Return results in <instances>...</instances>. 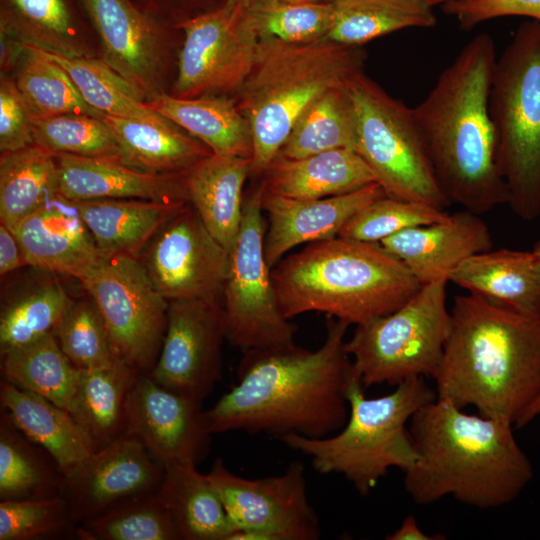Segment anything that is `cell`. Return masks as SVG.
<instances>
[{
  "label": "cell",
  "mask_w": 540,
  "mask_h": 540,
  "mask_svg": "<svg viewBox=\"0 0 540 540\" xmlns=\"http://www.w3.org/2000/svg\"><path fill=\"white\" fill-rule=\"evenodd\" d=\"M247 12L260 40L309 42L324 38L331 26V2L291 3L282 0H248Z\"/></svg>",
  "instance_id": "43"
},
{
  "label": "cell",
  "mask_w": 540,
  "mask_h": 540,
  "mask_svg": "<svg viewBox=\"0 0 540 540\" xmlns=\"http://www.w3.org/2000/svg\"><path fill=\"white\" fill-rule=\"evenodd\" d=\"M489 113L507 205L533 221L540 216V21L522 22L497 57Z\"/></svg>",
  "instance_id": "8"
},
{
  "label": "cell",
  "mask_w": 540,
  "mask_h": 540,
  "mask_svg": "<svg viewBox=\"0 0 540 540\" xmlns=\"http://www.w3.org/2000/svg\"><path fill=\"white\" fill-rule=\"evenodd\" d=\"M363 59L358 47L325 37L295 43L259 41L251 71L238 91V107L252 134V174L264 173L316 98L362 72Z\"/></svg>",
  "instance_id": "6"
},
{
  "label": "cell",
  "mask_w": 540,
  "mask_h": 540,
  "mask_svg": "<svg viewBox=\"0 0 540 540\" xmlns=\"http://www.w3.org/2000/svg\"><path fill=\"white\" fill-rule=\"evenodd\" d=\"M282 1L291 2V3H310V2H320L321 0H282Z\"/></svg>",
  "instance_id": "56"
},
{
  "label": "cell",
  "mask_w": 540,
  "mask_h": 540,
  "mask_svg": "<svg viewBox=\"0 0 540 540\" xmlns=\"http://www.w3.org/2000/svg\"><path fill=\"white\" fill-rule=\"evenodd\" d=\"M326 39L359 47L373 39L406 28H432L437 24L426 0H335Z\"/></svg>",
  "instance_id": "34"
},
{
  "label": "cell",
  "mask_w": 540,
  "mask_h": 540,
  "mask_svg": "<svg viewBox=\"0 0 540 540\" xmlns=\"http://www.w3.org/2000/svg\"><path fill=\"white\" fill-rule=\"evenodd\" d=\"M532 250L540 257V240L535 243Z\"/></svg>",
  "instance_id": "57"
},
{
  "label": "cell",
  "mask_w": 540,
  "mask_h": 540,
  "mask_svg": "<svg viewBox=\"0 0 540 540\" xmlns=\"http://www.w3.org/2000/svg\"><path fill=\"white\" fill-rule=\"evenodd\" d=\"M442 535H429L419 527L413 515L407 516L402 524L391 534L386 536L387 540H438L445 539Z\"/></svg>",
  "instance_id": "52"
},
{
  "label": "cell",
  "mask_w": 540,
  "mask_h": 540,
  "mask_svg": "<svg viewBox=\"0 0 540 540\" xmlns=\"http://www.w3.org/2000/svg\"><path fill=\"white\" fill-rule=\"evenodd\" d=\"M332 1H335V0H329V2H332Z\"/></svg>",
  "instance_id": "58"
},
{
  "label": "cell",
  "mask_w": 540,
  "mask_h": 540,
  "mask_svg": "<svg viewBox=\"0 0 540 540\" xmlns=\"http://www.w3.org/2000/svg\"><path fill=\"white\" fill-rule=\"evenodd\" d=\"M156 290L168 302L223 303L229 251L188 203L153 237L139 257Z\"/></svg>",
  "instance_id": "15"
},
{
  "label": "cell",
  "mask_w": 540,
  "mask_h": 540,
  "mask_svg": "<svg viewBox=\"0 0 540 540\" xmlns=\"http://www.w3.org/2000/svg\"><path fill=\"white\" fill-rule=\"evenodd\" d=\"M75 532L64 497L0 501V540L53 539Z\"/></svg>",
  "instance_id": "47"
},
{
  "label": "cell",
  "mask_w": 540,
  "mask_h": 540,
  "mask_svg": "<svg viewBox=\"0 0 540 540\" xmlns=\"http://www.w3.org/2000/svg\"><path fill=\"white\" fill-rule=\"evenodd\" d=\"M224 340L222 302L170 301L162 348L149 375L169 390L203 401L222 378Z\"/></svg>",
  "instance_id": "16"
},
{
  "label": "cell",
  "mask_w": 540,
  "mask_h": 540,
  "mask_svg": "<svg viewBox=\"0 0 540 540\" xmlns=\"http://www.w3.org/2000/svg\"><path fill=\"white\" fill-rule=\"evenodd\" d=\"M513 428L439 398L427 403L409 422L416 458L403 471L405 491L423 506L445 497L483 510L510 504L534 474Z\"/></svg>",
  "instance_id": "4"
},
{
  "label": "cell",
  "mask_w": 540,
  "mask_h": 540,
  "mask_svg": "<svg viewBox=\"0 0 540 540\" xmlns=\"http://www.w3.org/2000/svg\"><path fill=\"white\" fill-rule=\"evenodd\" d=\"M349 324L327 316L316 350L295 343L243 352L237 382L205 411L212 434L244 431L280 438H323L349 415L348 394L360 381L346 350Z\"/></svg>",
  "instance_id": "1"
},
{
  "label": "cell",
  "mask_w": 540,
  "mask_h": 540,
  "mask_svg": "<svg viewBox=\"0 0 540 540\" xmlns=\"http://www.w3.org/2000/svg\"><path fill=\"white\" fill-rule=\"evenodd\" d=\"M235 527L228 540H317L318 515L306 491L305 467L291 462L277 476L249 479L217 458L207 474Z\"/></svg>",
  "instance_id": "13"
},
{
  "label": "cell",
  "mask_w": 540,
  "mask_h": 540,
  "mask_svg": "<svg viewBox=\"0 0 540 540\" xmlns=\"http://www.w3.org/2000/svg\"><path fill=\"white\" fill-rule=\"evenodd\" d=\"M347 84L327 90L309 105L294 124L279 156L298 159L335 149L355 151L356 116Z\"/></svg>",
  "instance_id": "37"
},
{
  "label": "cell",
  "mask_w": 540,
  "mask_h": 540,
  "mask_svg": "<svg viewBox=\"0 0 540 540\" xmlns=\"http://www.w3.org/2000/svg\"><path fill=\"white\" fill-rule=\"evenodd\" d=\"M15 82L32 117L105 116L85 101L67 72L34 45L26 44Z\"/></svg>",
  "instance_id": "40"
},
{
  "label": "cell",
  "mask_w": 540,
  "mask_h": 540,
  "mask_svg": "<svg viewBox=\"0 0 540 540\" xmlns=\"http://www.w3.org/2000/svg\"><path fill=\"white\" fill-rule=\"evenodd\" d=\"M447 281L421 285L395 311L356 326L346 340L364 388L434 377L451 328Z\"/></svg>",
  "instance_id": "9"
},
{
  "label": "cell",
  "mask_w": 540,
  "mask_h": 540,
  "mask_svg": "<svg viewBox=\"0 0 540 540\" xmlns=\"http://www.w3.org/2000/svg\"><path fill=\"white\" fill-rule=\"evenodd\" d=\"M0 404L15 426L45 449L64 474L93 453L72 414L46 398L4 379Z\"/></svg>",
  "instance_id": "29"
},
{
  "label": "cell",
  "mask_w": 540,
  "mask_h": 540,
  "mask_svg": "<svg viewBox=\"0 0 540 540\" xmlns=\"http://www.w3.org/2000/svg\"><path fill=\"white\" fill-rule=\"evenodd\" d=\"M449 281L495 305L540 316V257L533 250L502 248L475 254Z\"/></svg>",
  "instance_id": "24"
},
{
  "label": "cell",
  "mask_w": 540,
  "mask_h": 540,
  "mask_svg": "<svg viewBox=\"0 0 540 540\" xmlns=\"http://www.w3.org/2000/svg\"><path fill=\"white\" fill-rule=\"evenodd\" d=\"M139 373L123 361L98 369H78L72 416L93 452L126 434L130 389Z\"/></svg>",
  "instance_id": "31"
},
{
  "label": "cell",
  "mask_w": 540,
  "mask_h": 540,
  "mask_svg": "<svg viewBox=\"0 0 540 540\" xmlns=\"http://www.w3.org/2000/svg\"><path fill=\"white\" fill-rule=\"evenodd\" d=\"M263 193L292 199H319L350 193L376 182L363 158L335 149L298 159L277 155L264 171Z\"/></svg>",
  "instance_id": "25"
},
{
  "label": "cell",
  "mask_w": 540,
  "mask_h": 540,
  "mask_svg": "<svg viewBox=\"0 0 540 540\" xmlns=\"http://www.w3.org/2000/svg\"><path fill=\"white\" fill-rule=\"evenodd\" d=\"M9 1L22 22L20 28L2 22L26 44L68 57L84 56L63 0Z\"/></svg>",
  "instance_id": "46"
},
{
  "label": "cell",
  "mask_w": 540,
  "mask_h": 540,
  "mask_svg": "<svg viewBox=\"0 0 540 540\" xmlns=\"http://www.w3.org/2000/svg\"><path fill=\"white\" fill-rule=\"evenodd\" d=\"M54 155L59 170L60 193L71 200L188 202L184 172H145L124 164L119 158Z\"/></svg>",
  "instance_id": "23"
},
{
  "label": "cell",
  "mask_w": 540,
  "mask_h": 540,
  "mask_svg": "<svg viewBox=\"0 0 540 540\" xmlns=\"http://www.w3.org/2000/svg\"><path fill=\"white\" fill-rule=\"evenodd\" d=\"M54 335L77 369L105 368L122 361L113 349L103 317L90 296L73 301Z\"/></svg>",
  "instance_id": "44"
},
{
  "label": "cell",
  "mask_w": 540,
  "mask_h": 540,
  "mask_svg": "<svg viewBox=\"0 0 540 540\" xmlns=\"http://www.w3.org/2000/svg\"><path fill=\"white\" fill-rule=\"evenodd\" d=\"M100 37L104 62L152 98L158 92L161 43L152 22L129 0H81Z\"/></svg>",
  "instance_id": "22"
},
{
  "label": "cell",
  "mask_w": 540,
  "mask_h": 540,
  "mask_svg": "<svg viewBox=\"0 0 540 540\" xmlns=\"http://www.w3.org/2000/svg\"><path fill=\"white\" fill-rule=\"evenodd\" d=\"M0 35V65L2 71L6 72L18 66L25 53L26 43L2 21Z\"/></svg>",
  "instance_id": "51"
},
{
  "label": "cell",
  "mask_w": 540,
  "mask_h": 540,
  "mask_svg": "<svg viewBox=\"0 0 540 540\" xmlns=\"http://www.w3.org/2000/svg\"><path fill=\"white\" fill-rule=\"evenodd\" d=\"M64 475L63 497L77 526L127 501L156 492L164 466L139 440L125 434Z\"/></svg>",
  "instance_id": "17"
},
{
  "label": "cell",
  "mask_w": 540,
  "mask_h": 540,
  "mask_svg": "<svg viewBox=\"0 0 540 540\" xmlns=\"http://www.w3.org/2000/svg\"><path fill=\"white\" fill-rule=\"evenodd\" d=\"M105 322L120 360L149 374L159 357L169 302L151 282L141 260L105 255L81 281Z\"/></svg>",
  "instance_id": "12"
},
{
  "label": "cell",
  "mask_w": 540,
  "mask_h": 540,
  "mask_svg": "<svg viewBox=\"0 0 540 540\" xmlns=\"http://www.w3.org/2000/svg\"><path fill=\"white\" fill-rule=\"evenodd\" d=\"M43 51L67 72L85 101L104 115L155 123L170 121L151 109L144 102L145 95L104 61Z\"/></svg>",
  "instance_id": "38"
},
{
  "label": "cell",
  "mask_w": 540,
  "mask_h": 540,
  "mask_svg": "<svg viewBox=\"0 0 540 540\" xmlns=\"http://www.w3.org/2000/svg\"><path fill=\"white\" fill-rule=\"evenodd\" d=\"M380 244L424 285L448 282L461 263L490 250L493 241L480 215L463 209L443 220L400 231Z\"/></svg>",
  "instance_id": "20"
},
{
  "label": "cell",
  "mask_w": 540,
  "mask_h": 540,
  "mask_svg": "<svg viewBox=\"0 0 540 540\" xmlns=\"http://www.w3.org/2000/svg\"><path fill=\"white\" fill-rule=\"evenodd\" d=\"M251 158L211 153L184 172L189 204L214 238L228 251L243 217V186Z\"/></svg>",
  "instance_id": "26"
},
{
  "label": "cell",
  "mask_w": 540,
  "mask_h": 540,
  "mask_svg": "<svg viewBox=\"0 0 540 540\" xmlns=\"http://www.w3.org/2000/svg\"><path fill=\"white\" fill-rule=\"evenodd\" d=\"M248 2V0H226L225 4H224V8L230 12V13H234L236 12L237 10H239L241 7H243L244 5H246Z\"/></svg>",
  "instance_id": "53"
},
{
  "label": "cell",
  "mask_w": 540,
  "mask_h": 540,
  "mask_svg": "<svg viewBox=\"0 0 540 540\" xmlns=\"http://www.w3.org/2000/svg\"><path fill=\"white\" fill-rule=\"evenodd\" d=\"M27 266L23 250L16 235L0 223V274L4 276Z\"/></svg>",
  "instance_id": "50"
},
{
  "label": "cell",
  "mask_w": 540,
  "mask_h": 540,
  "mask_svg": "<svg viewBox=\"0 0 540 540\" xmlns=\"http://www.w3.org/2000/svg\"><path fill=\"white\" fill-rule=\"evenodd\" d=\"M451 328L433 377L437 398L515 428L540 397V316L471 293L454 298Z\"/></svg>",
  "instance_id": "2"
},
{
  "label": "cell",
  "mask_w": 540,
  "mask_h": 540,
  "mask_svg": "<svg viewBox=\"0 0 540 540\" xmlns=\"http://www.w3.org/2000/svg\"><path fill=\"white\" fill-rule=\"evenodd\" d=\"M59 192V170L54 154L34 144L2 153L0 221L12 232Z\"/></svg>",
  "instance_id": "35"
},
{
  "label": "cell",
  "mask_w": 540,
  "mask_h": 540,
  "mask_svg": "<svg viewBox=\"0 0 540 540\" xmlns=\"http://www.w3.org/2000/svg\"><path fill=\"white\" fill-rule=\"evenodd\" d=\"M13 233L27 266L80 282L105 256L85 224L77 201L60 192L26 217Z\"/></svg>",
  "instance_id": "19"
},
{
  "label": "cell",
  "mask_w": 540,
  "mask_h": 540,
  "mask_svg": "<svg viewBox=\"0 0 540 540\" xmlns=\"http://www.w3.org/2000/svg\"><path fill=\"white\" fill-rule=\"evenodd\" d=\"M147 105L205 144L213 154L251 158L249 123L238 105L221 97L179 98L160 92Z\"/></svg>",
  "instance_id": "30"
},
{
  "label": "cell",
  "mask_w": 540,
  "mask_h": 540,
  "mask_svg": "<svg viewBox=\"0 0 540 540\" xmlns=\"http://www.w3.org/2000/svg\"><path fill=\"white\" fill-rule=\"evenodd\" d=\"M120 147V160L137 170L151 173H183L211 150L201 141L179 130L171 121H136L109 115Z\"/></svg>",
  "instance_id": "32"
},
{
  "label": "cell",
  "mask_w": 540,
  "mask_h": 540,
  "mask_svg": "<svg viewBox=\"0 0 540 540\" xmlns=\"http://www.w3.org/2000/svg\"><path fill=\"white\" fill-rule=\"evenodd\" d=\"M33 145L32 114L15 80L1 73L0 150L13 152Z\"/></svg>",
  "instance_id": "48"
},
{
  "label": "cell",
  "mask_w": 540,
  "mask_h": 540,
  "mask_svg": "<svg viewBox=\"0 0 540 540\" xmlns=\"http://www.w3.org/2000/svg\"><path fill=\"white\" fill-rule=\"evenodd\" d=\"M81 540H179L156 492L127 501L76 526Z\"/></svg>",
  "instance_id": "41"
},
{
  "label": "cell",
  "mask_w": 540,
  "mask_h": 540,
  "mask_svg": "<svg viewBox=\"0 0 540 540\" xmlns=\"http://www.w3.org/2000/svg\"><path fill=\"white\" fill-rule=\"evenodd\" d=\"M436 398L425 378L406 380L376 398L366 397L357 381L348 394V419L339 431L323 438L287 434L279 440L308 456L318 473L342 475L359 494L368 495L390 468L405 471L414 463L409 422Z\"/></svg>",
  "instance_id": "7"
},
{
  "label": "cell",
  "mask_w": 540,
  "mask_h": 540,
  "mask_svg": "<svg viewBox=\"0 0 540 540\" xmlns=\"http://www.w3.org/2000/svg\"><path fill=\"white\" fill-rule=\"evenodd\" d=\"M356 116L355 151L388 196L444 210L451 203L437 181L412 108L359 72L347 84Z\"/></svg>",
  "instance_id": "10"
},
{
  "label": "cell",
  "mask_w": 540,
  "mask_h": 540,
  "mask_svg": "<svg viewBox=\"0 0 540 540\" xmlns=\"http://www.w3.org/2000/svg\"><path fill=\"white\" fill-rule=\"evenodd\" d=\"M430 5L434 6V5H443V4H446V3H449V2H453V1H460V0H426Z\"/></svg>",
  "instance_id": "55"
},
{
  "label": "cell",
  "mask_w": 540,
  "mask_h": 540,
  "mask_svg": "<svg viewBox=\"0 0 540 540\" xmlns=\"http://www.w3.org/2000/svg\"><path fill=\"white\" fill-rule=\"evenodd\" d=\"M33 144L52 154L119 158L120 147L104 118L83 114L32 117Z\"/></svg>",
  "instance_id": "42"
},
{
  "label": "cell",
  "mask_w": 540,
  "mask_h": 540,
  "mask_svg": "<svg viewBox=\"0 0 540 540\" xmlns=\"http://www.w3.org/2000/svg\"><path fill=\"white\" fill-rule=\"evenodd\" d=\"M441 6L442 11L454 17L463 30L507 16H523L540 21V0H460Z\"/></svg>",
  "instance_id": "49"
},
{
  "label": "cell",
  "mask_w": 540,
  "mask_h": 540,
  "mask_svg": "<svg viewBox=\"0 0 540 540\" xmlns=\"http://www.w3.org/2000/svg\"><path fill=\"white\" fill-rule=\"evenodd\" d=\"M196 466L193 462L164 466L156 494L179 540H228L235 527L208 475Z\"/></svg>",
  "instance_id": "28"
},
{
  "label": "cell",
  "mask_w": 540,
  "mask_h": 540,
  "mask_svg": "<svg viewBox=\"0 0 540 540\" xmlns=\"http://www.w3.org/2000/svg\"><path fill=\"white\" fill-rule=\"evenodd\" d=\"M496 59L491 35H475L412 108L444 195L478 215L509 200L489 113Z\"/></svg>",
  "instance_id": "3"
},
{
  "label": "cell",
  "mask_w": 540,
  "mask_h": 540,
  "mask_svg": "<svg viewBox=\"0 0 540 540\" xmlns=\"http://www.w3.org/2000/svg\"><path fill=\"white\" fill-rule=\"evenodd\" d=\"M540 415V397L533 404L526 417V425Z\"/></svg>",
  "instance_id": "54"
},
{
  "label": "cell",
  "mask_w": 540,
  "mask_h": 540,
  "mask_svg": "<svg viewBox=\"0 0 540 540\" xmlns=\"http://www.w3.org/2000/svg\"><path fill=\"white\" fill-rule=\"evenodd\" d=\"M271 276L287 319L319 312L355 326L395 311L421 287L380 243L341 236L284 257Z\"/></svg>",
  "instance_id": "5"
},
{
  "label": "cell",
  "mask_w": 540,
  "mask_h": 540,
  "mask_svg": "<svg viewBox=\"0 0 540 540\" xmlns=\"http://www.w3.org/2000/svg\"><path fill=\"white\" fill-rule=\"evenodd\" d=\"M77 203L104 255L136 258L158 231L188 204L144 199H96Z\"/></svg>",
  "instance_id": "27"
},
{
  "label": "cell",
  "mask_w": 540,
  "mask_h": 540,
  "mask_svg": "<svg viewBox=\"0 0 540 540\" xmlns=\"http://www.w3.org/2000/svg\"><path fill=\"white\" fill-rule=\"evenodd\" d=\"M384 195L387 194L377 182L319 199H292L261 190V207L268 217L264 250L269 266L273 268L300 244L338 236L355 213Z\"/></svg>",
  "instance_id": "21"
},
{
  "label": "cell",
  "mask_w": 540,
  "mask_h": 540,
  "mask_svg": "<svg viewBox=\"0 0 540 540\" xmlns=\"http://www.w3.org/2000/svg\"><path fill=\"white\" fill-rule=\"evenodd\" d=\"M65 475L38 444L26 437L1 408L0 500L63 497Z\"/></svg>",
  "instance_id": "33"
},
{
  "label": "cell",
  "mask_w": 540,
  "mask_h": 540,
  "mask_svg": "<svg viewBox=\"0 0 540 540\" xmlns=\"http://www.w3.org/2000/svg\"><path fill=\"white\" fill-rule=\"evenodd\" d=\"M201 404L139 373L127 399L126 434L139 440L163 466L198 464L207 455L212 435Z\"/></svg>",
  "instance_id": "18"
},
{
  "label": "cell",
  "mask_w": 540,
  "mask_h": 540,
  "mask_svg": "<svg viewBox=\"0 0 540 540\" xmlns=\"http://www.w3.org/2000/svg\"><path fill=\"white\" fill-rule=\"evenodd\" d=\"M448 215L444 210L424 203L384 195L355 213L338 236L380 243L400 231L431 224Z\"/></svg>",
  "instance_id": "45"
},
{
  "label": "cell",
  "mask_w": 540,
  "mask_h": 540,
  "mask_svg": "<svg viewBox=\"0 0 540 540\" xmlns=\"http://www.w3.org/2000/svg\"><path fill=\"white\" fill-rule=\"evenodd\" d=\"M260 187L243 206L229 251L223 308L227 341L242 352L294 343L297 326L280 310L264 250L266 225Z\"/></svg>",
  "instance_id": "11"
},
{
  "label": "cell",
  "mask_w": 540,
  "mask_h": 540,
  "mask_svg": "<svg viewBox=\"0 0 540 540\" xmlns=\"http://www.w3.org/2000/svg\"><path fill=\"white\" fill-rule=\"evenodd\" d=\"M62 284L41 279L3 303L0 314V353L54 333L73 303Z\"/></svg>",
  "instance_id": "39"
},
{
  "label": "cell",
  "mask_w": 540,
  "mask_h": 540,
  "mask_svg": "<svg viewBox=\"0 0 540 540\" xmlns=\"http://www.w3.org/2000/svg\"><path fill=\"white\" fill-rule=\"evenodd\" d=\"M181 28L185 38L173 95L194 98L239 91L260 41L246 5L234 13L221 7L185 21Z\"/></svg>",
  "instance_id": "14"
},
{
  "label": "cell",
  "mask_w": 540,
  "mask_h": 540,
  "mask_svg": "<svg viewBox=\"0 0 540 540\" xmlns=\"http://www.w3.org/2000/svg\"><path fill=\"white\" fill-rule=\"evenodd\" d=\"M4 379L73 413L78 369L62 351L54 333L1 355Z\"/></svg>",
  "instance_id": "36"
}]
</instances>
